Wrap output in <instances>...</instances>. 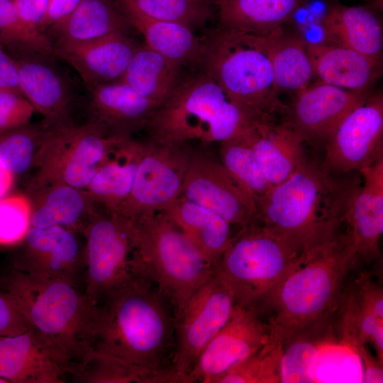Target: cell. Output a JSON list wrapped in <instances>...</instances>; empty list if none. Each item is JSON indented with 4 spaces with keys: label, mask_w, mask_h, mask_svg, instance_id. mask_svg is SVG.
I'll list each match as a JSON object with an SVG mask.
<instances>
[{
    "label": "cell",
    "mask_w": 383,
    "mask_h": 383,
    "mask_svg": "<svg viewBox=\"0 0 383 383\" xmlns=\"http://www.w3.org/2000/svg\"><path fill=\"white\" fill-rule=\"evenodd\" d=\"M143 143L122 139L99 166L85 189L92 203L113 213L127 199L133 184Z\"/></svg>",
    "instance_id": "obj_29"
},
{
    "label": "cell",
    "mask_w": 383,
    "mask_h": 383,
    "mask_svg": "<svg viewBox=\"0 0 383 383\" xmlns=\"http://www.w3.org/2000/svg\"><path fill=\"white\" fill-rule=\"evenodd\" d=\"M163 211L215 267L233 238L232 225L215 213L180 196Z\"/></svg>",
    "instance_id": "obj_32"
},
{
    "label": "cell",
    "mask_w": 383,
    "mask_h": 383,
    "mask_svg": "<svg viewBox=\"0 0 383 383\" xmlns=\"http://www.w3.org/2000/svg\"><path fill=\"white\" fill-rule=\"evenodd\" d=\"M175 323L168 299L150 281L134 274L92 306L86 354L113 355L152 372L162 383H177Z\"/></svg>",
    "instance_id": "obj_1"
},
{
    "label": "cell",
    "mask_w": 383,
    "mask_h": 383,
    "mask_svg": "<svg viewBox=\"0 0 383 383\" xmlns=\"http://www.w3.org/2000/svg\"><path fill=\"white\" fill-rule=\"evenodd\" d=\"M11 56L17 63L21 93L44 116L43 123L49 128L72 124L71 89L50 60L55 55L27 52Z\"/></svg>",
    "instance_id": "obj_18"
},
{
    "label": "cell",
    "mask_w": 383,
    "mask_h": 383,
    "mask_svg": "<svg viewBox=\"0 0 383 383\" xmlns=\"http://www.w3.org/2000/svg\"><path fill=\"white\" fill-rule=\"evenodd\" d=\"M0 377L13 383H65L67 363L32 329L0 337Z\"/></svg>",
    "instance_id": "obj_20"
},
{
    "label": "cell",
    "mask_w": 383,
    "mask_h": 383,
    "mask_svg": "<svg viewBox=\"0 0 383 383\" xmlns=\"http://www.w3.org/2000/svg\"><path fill=\"white\" fill-rule=\"evenodd\" d=\"M250 142L272 186L287 180L307 159L304 141L283 120L259 121L248 131Z\"/></svg>",
    "instance_id": "obj_24"
},
{
    "label": "cell",
    "mask_w": 383,
    "mask_h": 383,
    "mask_svg": "<svg viewBox=\"0 0 383 383\" xmlns=\"http://www.w3.org/2000/svg\"><path fill=\"white\" fill-rule=\"evenodd\" d=\"M363 182L346 189L343 220L357 257L367 264L381 257L383 233V160L359 171Z\"/></svg>",
    "instance_id": "obj_17"
},
{
    "label": "cell",
    "mask_w": 383,
    "mask_h": 383,
    "mask_svg": "<svg viewBox=\"0 0 383 383\" xmlns=\"http://www.w3.org/2000/svg\"><path fill=\"white\" fill-rule=\"evenodd\" d=\"M370 93L323 82L309 85L294 95L282 120L304 143L324 145L346 116Z\"/></svg>",
    "instance_id": "obj_16"
},
{
    "label": "cell",
    "mask_w": 383,
    "mask_h": 383,
    "mask_svg": "<svg viewBox=\"0 0 383 383\" xmlns=\"http://www.w3.org/2000/svg\"><path fill=\"white\" fill-rule=\"evenodd\" d=\"M35 111L22 94L0 90V131L28 124Z\"/></svg>",
    "instance_id": "obj_43"
},
{
    "label": "cell",
    "mask_w": 383,
    "mask_h": 383,
    "mask_svg": "<svg viewBox=\"0 0 383 383\" xmlns=\"http://www.w3.org/2000/svg\"><path fill=\"white\" fill-rule=\"evenodd\" d=\"M70 379L80 383H162L152 372L121 358L87 353L70 372Z\"/></svg>",
    "instance_id": "obj_37"
},
{
    "label": "cell",
    "mask_w": 383,
    "mask_h": 383,
    "mask_svg": "<svg viewBox=\"0 0 383 383\" xmlns=\"http://www.w3.org/2000/svg\"><path fill=\"white\" fill-rule=\"evenodd\" d=\"M321 163L330 176L369 167L383 160V96L370 94L352 110L324 144Z\"/></svg>",
    "instance_id": "obj_13"
},
{
    "label": "cell",
    "mask_w": 383,
    "mask_h": 383,
    "mask_svg": "<svg viewBox=\"0 0 383 383\" xmlns=\"http://www.w3.org/2000/svg\"><path fill=\"white\" fill-rule=\"evenodd\" d=\"M13 2L21 19L29 26L41 31L49 0H13Z\"/></svg>",
    "instance_id": "obj_45"
},
{
    "label": "cell",
    "mask_w": 383,
    "mask_h": 383,
    "mask_svg": "<svg viewBox=\"0 0 383 383\" xmlns=\"http://www.w3.org/2000/svg\"><path fill=\"white\" fill-rule=\"evenodd\" d=\"M179 196L240 228L257 220L253 198L230 176L221 162L207 155L192 154Z\"/></svg>",
    "instance_id": "obj_15"
},
{
    "label": "cell",
    "mask_w": 383,
    "mask_h": 383,
    "mask_svg": "<svg viewBox=\"0 0 383 383\" xmlns=\"http://www.w3.org/2000/svg\"><path fill=\"white\" fill-rule=\"evenodd\" d=\"M14 177L0 161V199L6 196L12 188Z\"/></svg>",
    "instance_id": "obj_49"
},
{
    "label": "cell",
    "mask_w": 383,
    "mask_h": 383,
    "mask_svg": "<svg viewBox=\"0 0 383 383\" xmlns=\"http://www.w3.org/2000/svg\"><path fill=\"white\" fill-rule=\"evenodd\" d=\"M133 226V274L152 283L170 302L177 316L213 277L214 266L163 211Z\"/></svg>",
    "instance_id": "obj_6"
},
{
    "label": "cell",
    "mask_w": 383,
    "mask_h": 383,
    "mask_svg": "<svg viewBox=\"0 0 383 383\" xmlns=\"http://www.w3.org/2000/svg\"><path fill=\"white\" fill-rule=\"evenodd\" d=\"M257 352L220 377L216 383H280L283 340L270 333Z\"/></svg>",
    "instance_id": "obj_38"
},
{
    "label": "cell",
    "mask_w": 383,
    "mask_h": 383,
    "mask_svg": "<svg viewBox=\"0 0 383 383\" xmlns=\"http://www.w3.org/2000/svg\"><path fill=\"white\" fill-rule=\"evenodd\" d=\"M28 328L13 299L6 291L0 290V337L20 334Z\"/></svg>",
    "instance_id": "obj_44"
},
{
    "label": "cell",
    "mask_w": 383,
    "mask_h": 383,
    "mask_svg": "<svg viewBox=\"0 0 383 383\" xmlns=\"http://www.w3.org/2000/svg\"><path fill=\"white\" fill-rule=\"evenodd\" d=\"M191 155L185 145L143 143L131 192L112 213L134 225L163 211L179 196Z\"/></svg>",
    "instance_id": "obj_10"
},
{
    "label": "cell",
    "mask_w": 383,
    "mask_h": 383,
    "mask_svg": "<svg viewBox=\"0 0 383 383\" xmlns=\"http://www.w3.org/2000/svg\"><path fill=\"white\" fill-rule=\"evenodd\" d=\"M304 254L294 243L253 222L233 236L214 269L230 287L235 304L259 315Z\"/></svg>",
    "instance_id": "obj_8"
},
{
    "label": "cell",
    "mask_w": 383,
    "mask_h": 383,
    "mask_svg": "<svg viewBox=\"0 0 383 383\" xmlns=\"http://www.w3.org/2000/svg\"><path fill=\"white\" fill-rule=\"evenodd\" d=\"M0 45L11 55L27 52L54 55L50 38L21 19L13 0H0Z\"/></svg>",
    "instance_id": "obj_39"
},
{
    "label": "cell",
    "mask_w": 383,
    "mask_h": 383,
    "mask_svg": "<svg viewBox=\"0 0 383 383\" xmlns=\"http://www.w3.org/2000/svg\"><path fill=\"white\" fill-rule=\"evenodd\" d=\"M364 6L377 13H380L383 9V0H367V3Z\"/></svg>",
    "instance_id": "obj_50"
},
{
    "label": "cell",
    "mask_w": 383,
    "mask_h": 383,
    "mask_svg": "<svg viewBox=\"0 0 383 383\" xmlns=\"http://www.w3.org/2000/svg\"><path fill=\"white\" fill-rule=\"evenodd\" d=\"M30 227L60 226L74 233L86 230L95 213L85 190L54 184L34 187Z\"/></svg>",
    "instance_id": "obj_26"
},
{
    "label": "cell",
    "mask_w": 383,
    "mask_h": 383,
    "mask_svg": "<svg viewBox=\"0 0 383 383\" xmlns=\"http://www.w3.org/2000/svg\"><path fill=\"white\" fill-rule=\"evenodd\" d=\"M270 338L268 324L257 313L235 304L229 319L202 350L184 383H216Z\"/></svg>",
    "instance_id": "obj_14"
},
{
    "label": "cell",
    "mask_w": 383,
    "mask_h": 383,
    "mask_svg": "<svg viewBox=\"0 0 383 383\" xmlns=\"http://www.w3.org/2000/svg\"><path fill=\"white\" fill-rule=\"evenodd\" d=\"M131 26L143 34L145 44L181 67L197 65L202 39L180 24L160 21L141 11L132 0H118Z\"/></svg>",
    "instance_id": "obj_28"
},
{
    "label": "cell",
    "mask_w": 383,
    "mask_h": 383,
    "mask_svg": "<svg viewBox=\"0 0 383 383\" xmlns=\"http://www.w3.org/2000/svg\"><path fill=\"white\" fill-rule=\"evenodd\" d=\"M148 16L183 25L192 30L204 26L215 14L213 0H132Z\"/></svg>",
    "instance_id": "obj_41"
},
{
    "label": "cell",
    "mask_w": 383,
    "mask_h": 383,
    "mask_svg": "<svg viewBox=\"0 0 383 383\" xmlns=\"http://www.w3.org/2000/svg\"><path fill=\"white\" fill-rule=\"evenodd\" d=\"M259 121L263 120L201 72L179 80L146 128L150 140L185 145L190 140L222 143Z\"/></svg>",
    "instance_id": "obj_4"
},
{
    "label": "cell",
    "mask_w": 383,
    "mask_h": 383,
    "mask_svg": "<svg viewBox=\"0 0 383 383\" xmlns=\"http://www.w3.org/2000/svg\"><path fill=\"white\" fill-rule=\"evenodd\" d=\"M250 129L221 143V162L230 176L253 198L256 204L267 193L272 185L252 148L248 133Z\"/></svg>",
    "instance_id": "obj_36"
},
{
    "label": "cell",
    "mask_w": 383,
    "mask_h": 383,
    "mask_svg": "<svg viewBox=\"0 0 383 383\" xmlns=\"http://www.w3.org/2000/svg\"><path fill=\"white\" fill-rule=\"evenodd\" d=\"M235 301L227 283L216 272L187 301L176 316L173 371L184 383L196 359L229 319Z\"/></svg>",
    "instance_id": "obj_12"
},
{
    "label": "cell",
    "mask_w": 383,
    "mask_h": 383,
    "mask_svg": "<svg viewBox=\"0 0 383 383\" xmlns=\"http://www.w3.org/2000/svg\"><path fill=\"white\" fill-rule=\"evenodd\" d=\"M123 138L107 136L88 123L48 128L35 156L33 188L65 184L85 190Z\"/></svg>",
    "instance_id": "obj_9"
},
{
    "label": "cell",
    "mask_w": 383,
    "mask_h": 383,
    "mask_svg": "<svg viewBox=\"0 0 383 383\" xmlns=\"http://www.w3.org/2000/svg\"><path fill=\"white\" fill-rule=\"evenodd\" d=\"M82 0H49L47 13L41 26L43 33L72 12Z\"/></svg>",
    "instance_id": "obj_48"
},
{
    "label": "cell",
    "mask_w": 383,
    "mask_h": 383,
    "mask_svg": "<svg viewBox=\"0 0 383 383\" xmlns=\"http://www.w3.org/2000/svg\"><path fill=\"white\" fill-rule=\"evenodd\" d=\"M357 258L349 233L338 231L305 252L268 298L270 333L283 342L299 328L333 313L343 281Z\"/></svg>",
    "instance_id": "obj_3"
},
{
    "label": "cell",
    "mask_w": 383,
    "mask_h": 383,
    "mask_svg": "<svg viewBox=\"0 0 383 383\" xmlns=\"http://www.w3.org/2000/svg\"><path fill=\"white\" fill-rule=\"evenodd\" d=\"M48 128L27 124L0 131V161L14 176L34 166L39 145Z\"/></svg>",
    "instance_id": "obj_40"
},
{
    "label": "cell",
    "mask_w": 383,
    "mask_h": 383,
    "mask_svg": "<svg viewBox=\"0 0 383 383\" xmlns=\"http://www.w3.org/2000/svg\"><path fill=\"white\" fill-rule=\"evenodd\" d=\"M197 64L233 98L265 121L287 106L279 99L262 37L217 28L202 38Z\"/></svg>",
    "instance_id": "obj_7"
},
{
    "label": "cell",
    "mask_w": 383,
    "mask_h": 383,
    "mask_svg": "<svg viewBox=\"0 0 383 383\" xmlns=\"http://www.w3.org/2000/svg\"><path fill=\"white\" fill-rule=\"evenodd\" d=\"M344 184L308 158L287 180L256 201L257 220L304 252L331 238L342 224Z\"/></svg>",
    "instance_id": "obj_2"
},
{
    "label": "cell",
    "mask_w": 383,
    "mask_h": 383,
    "mask_svg": "<svg viewBox=\"0 0 383 383\" xmlns=\"http://www.w3.org/2000/svg\"><path fill=\"white\" fill-rule=\"evenodd\" d=\"M308 0H213L218 28L265 37L282 28Z\"/></svg>",
    "instance_id": "obj_25"
},
{
    "label": "cell",
    "mask_w": 383,
    "mask_h": 383,
    "mask_svg": "<svg viewBox=\"0 0 383 383\" xmlns=\"http://www.w3.org/2000/svg\"><path fill=\"white\" fill-rule=\"evenodd\" d=\"M89 91L87 123L110 137L130 138L133 132L146 128L160 106L120 81Z\"/></svg>",
    "instance_id": "obj_21"
},
{
    "label": "cell",
    "mask_w": 383,
    "mask_h": 383,
    "mask_svg": "<svg viewBox=\"0 0 383 383\" xmlns=\"http://www.w3.org/2000/svg\"><path fill=\"white\" fill-rule=\"evenodd\" d=\"M328 42L382 60L383 30L378 15L365 6H331L323 20Z\"/></svg>",
    "instance_id": "obj_27"
},
{
    "label": "cell",
    "mask_w": 383,
    "mask_h": 383,
    "mask_svg": "<svg viewBox=\"0 0 383 383\" xmlns=\"http://www.w3.org/2000/svg\"><path fill=\"white\" fill-rule=\"evenodd\" d=\"M14 270L37 275L76 280L84 253L77 233L60 226L30 227Z\"/></svg>",
    "instance_id": "obj_22"
},
{
    "label": "cell",
    "mask_w": 383,
    "mask_h": 383,
    "mask_svg": "<svg viewBox=\"0 0 383 383\" xmlns=\"http://www.w3.org/2000/svg\"><path fill=\"white\" fill-rule=\"evenodd\" d=\"M53 52L69 63L89 89L118 81L138 45L126 33L84 42L54 41Z\"/></svg>",
    "instance_id": "obj_19"
},
{
    "label": "cell",
    "mask_w": 383,
    "mask_h": 383,
    "mask_svg": "<svg viewBox=\"0 0 383 383\" xmlns=\"http://www.w3.org/2000/svg\"><path fill=\"white\" fill-rule=\"evenodd\" d=\"M262 38L279 93L287 91L295 95L306 88L314 76L307 41L284 28Z\"/></svg>",
    "instance_id": "obj_33"
},
{
    "label": "cell",
    "mask_w": 383,
    "mask_h": 383,
    "mask_svg": "<svg viewBox=\"0 0 383 383\" xmlns=\"http://www.w3.org/2000/svg\"><path fill=\"white\" fill-rule=\"evenodd\" d=\"M84 292L94 306L133 274V226L106 211L94 213L84 232Z\"/></svg>",
    "instance_id": "obj_11"
},
{
    "label": "cell",
    "mask_w": 383,
    "mask_h": 383,
    "mask_svg": "<svg viewBox=\"0 0 383 383\" xmlns=\"http://www.w3.org/2000/svg\"><path fill=\"white\" fill-rule=\"evenodd\" d=\"M181 66L146 44L138 46L118 81L160 105L179 78Z\"/></svg>",
    "instance_id": "obj_34"
},
{
    "label": "cell",
    "mask_w": 383,
    "mask_h": 383,
    "mask_svg": "<svg viewBox=\"0 0 383 383\" xmlns=\"http://www.w3.org/2000/svg\"><path fill=\"white\" fill-rule=\"evenodd\" d=\"M334 340L332 313L292 333L283 343L280 363L281 382H315L317 357Z\"/></svg>",
    "instance_id": "obj_31"
},
{
    "label": "cell",
    "mask_w": 383,
    "mask_h": 383,
    "mask_svg": "<svg viewBox=\"0 0 383 383\" xmlns=\"http://www.w3.org/2000/svg\"><path fill=\"white\" fill-rule=\"evenodd\" d=\"M0 90H8L22 94L17 63L13 57L1 45Z\"/></svg>",
    "instance_id": "obj_46"
},
{
    "label": "cell",
    "mask_w": 383,
    "mask_h": 383,
    "mask_svg": "<svg viewBox=\"0 0 383 383\" xmlns=\"http://www.w3.org/2000/svg\"><path fill=\"white\" fill-rule=\"evenodd\" d=\"M130 27L119 1L82 0L72 12L45 33L51 40L84 42L126 33Z\"/></svg>",
    "instance_id": "obj_30"
},
{
    "label": "cell",
    "mask_w": 383,
    "mask_h": 383,
    "mask_svg": "<svg viewBox=\"0 0 383 383\" xmlns=\"http://www.w3.org/2000/svg\"><path fill=\"white\" fill-rule=\"evenodd\" d=\"M367 344L357 346L355 352L358 354L363 363L362 382L378 383L383 382V364L377 357L370 353Z\"/></svg>",
    "instance_id": "obj_47"
},
{
    "label": "cell",
    "mask_w": 383,
    "mask_h": 383,
    "mask_svg": "<svg viewBox=\"0 0 383 383\" xmlns=\"http://www.w3.org/2000/svg\"><path fill=\"white\" fill-rule=\"evenodd\" d=\"M32 206L23 194L5 196L0 199V245L21 242L30 227Z\"/></svg>",
    "instance_id": "obj_42"
},
{
    "label": "cell",
    "mask_w": 383,
    "mask_h": 383,
    "mask_svg": "<svg viewBox=\"0 0 383 383\" xmlns=\"http://www.w3.org/2000/svg\"><path fill=\"white\" fill-rule=\"evenodd\" d=\"M356 293L352 299L354 350L371 344L376 357L383 364V289L368 273H361L356 281Z\"/></svg>",
    "instance_id": "obj_35"
},
{
    "label": "cell",
    "mask_w": 383,
    "mask_h": 383,
    "mask_svg": "<svg viewBox=\"0 0 383 383\" xmlns=\"http://www.w3.org/2000/svg\"><path fill=\"white\" fill-rule=\"evenodd\" d=\"M29 328L70 370L86 355L85 335L92 304L75 279L13 270L3 282Z\"/></svg>",
    "instance_id": "obj_5"
},
{
    "label": "cell",
    "mask_w": 383,
    "mask_h": 383,
    "mask_svg": "<svg viewBox=\"0 0 383 383\" xmlns=\"http://www.w3.org/2000/svg\"><path fill=\"white\" fill-rule=\"evenodd\" d=\"M314 76L321 82L341 88L368 91L382 73V60L340 45L306 44Z\"/></svg>",
    "instance_id": "obj_23"
}]
</instances>
